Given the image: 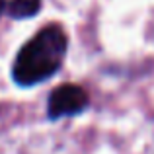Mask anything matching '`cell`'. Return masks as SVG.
I'll use <instances>...</instances> for the list:
<instances>
[{
    "label": "cell",
    "mask_w": 154,
    "mask_h": 154,
    "mask_svg": "<svg viewBox=\"0 0 154 154\" xmlns=\"http://www.w3.org/2000/svg\"><path fill=\"white\" fill-rule=\"evenodd\" d=\"M66 33L60 26H49L31 37L20 49L12 66V78L18 86H35L49 80L66 55Z\"/></svg>",
    "instance_id": "cell-1"
},
{
    "label": "cell",
    "mask_w": 154,
    "mask_h": 154,
    "mask_svg": "<svg viewBox=\"0 0 154 154\" xmlns=\"http://www.w3.org/2000/svg\"><path fill=\"white\" fill-rule=\"evenodd\" d=\"M90 100L84 88L76 84H60L51 92L49 102H47V115L51 121L60 117H72L82 113L88 107Z\"/></svg>",
    "instance_id": "cell-2"
},
{
    "label": "cell",
    "mask_w": 154,
    "mask_h": 154,
    "mask_svg": "<svg viewBox=\"0 0 154 154\" xmlns=\"http://www.w3.org/2000/svg\"><path fill=\"white\" fill-rule=\"evenodd\" d=\"M41 8V0H12L8 4V14L14 20L33 18Z\"/></svg>",
    "instance_id": "cell-3"
},
{
    "label": "cell",
    "mask_w": 154,
    "mask_h": 154,
    "mask_svg": "<svg viewBox=\"0 0 154 154\" xmlns=\"http://www.w3.org/2000/svg\"><path fill=\"white\" fill-rule=\"evenodd\" d=\"M6 6H8V4H6V0H0V16H2V12L6 10Z\"/></svg>",
    "instance_id": "cell-4"
}]
</instances>
